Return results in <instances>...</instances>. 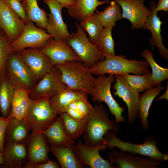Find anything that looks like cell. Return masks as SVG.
<instances>
[{"label":"cell","instance_id":"35","mask_svg":"<svg viewBox=\"0 0 168 168\" xmlns=\"http://www.w3.org/2000/svg\"><path fill=\"white\" fill-rule=\"evenodd\" d=\"M113 27L111 26L103 28L95 44L98 50L104 56L115 55V44L112 35Z\"/></svg>","mask_w":168,"mask_h":168},{"label":"cell","instance_id":"8","mask_svg":"<svg viewBox=\"0 0 168 168\" xmlns=\"http://www.w3.org/2000/svg\"><path fill=\"white\" fill-rule=\"evenodd\" d=\"M58 115L52 109L49 99L32 100L26 118L30 131H44L55 121Z\"/></svg>","mask_w":168,"mask_h":168},{"label":"cell","instance_id":"41","mask_svg":"<svg viewBox=\"0 0 168 168\" xmlns=\"http://www.w3.org/2000/svg\"><path fill=\"white\" fill-rule=\"evenodd\" d=\"M58 163L48 158L47 161L43 163L32 164L27 162L24 168H59Z\"/></svg>","mask_w":168,"mask_h":168},{"label":"cell","instance_id":"9","mask_svg":"<svg viewBox=\"0 0 168 168\" xmlns=\"http://www.w3.org/2000/svg\"><path fill=\"white\" fill-rule=\"evenodd\" d=\"M60 71L54 66L30 90V98L33 100L49 99L65 89L67 87L62 81Z\"/></svg>","mask_w":168,"mask_h":168},{"label":"cell","instance_id":"5","mask_svg":"<svg viewBox=\"0 0 168 168\" xmlns=\"http://www.w3.org/2000/svg\"><path fill=\"white\" fill-rule=\"evenodd\" d=\"M76 32H72L67 40L86 67L91 68L99 61L103 60L105 57L97 48L95 44L89 40L86 32L75 22Z\"/></svg>","mask_w":168,"mask_h":168},{"label":"cell","instance_id":"26","mask_svg":"<svg viewBox=\"0 0 168 168\" xmlns=\"http://www.w3.org/2000/svg\"><path fill=\"white\" fill-rule=\"evenodd\" d=\"M75 144L65 147L51 146V152L57 159L62 168H83L86 166L80 160Z\"/></svg>","mask_w":168,"mask_h":168},{"label":"cell","instance_id":"48","mask_svg":"<svg viewBox=\"0 0 168 168\" xmlns=\"http://www.w3.org/2000/svg\"></svg>","mask_w":168,"mask_h":168},{"label":"cell","instance_id":"4","mask_svg":"<svg viewBox=\"0 0 168 168\" xmlns=\"http://www.w3.org/2000/svg\"><path fill=\"white\" fill-rule=\"evenodd\" d=\"M116 133L110 130L104 135V142L107 148L117 147L123 152L147 157L161 163L168 160V154L159 150L156 141L153 137H148L142 143L136 144L121 140L116 136Z\"/></svg>","mask_w":168,"mask_h":168},{"label":"cell","instance_id":"25","mask_svg":"<svg viewBox=\"0 0 168 168\" xmlns=\"http://www.w3.org/2000/svg\"><path fill=\"white\" fill-rule=\"evenodd\" d=\"M88 95L86 92L73 91L67 87L50 98L49 102L53 110L59 115L66 112L71 102L87 97Z\"/></svg>","mask_w":168,"mask_h":168},{"label":"cell","instance_id":"33","mask_svg":"<svg viewBox=\"0 0 168 168\" xmlns=\"http://www.w3.org/2000/svg\"><path fill=\"white\" fill-rule=\"evenodd\" d=\"M121 75L130 87L138 92L154 87L151 71L142 75L126 73Z\"/></svg>","mask_w":168,"mask_h":168},{"label":"cell","instance_id":"11","mask_svg":"<svg viewBox=\"0 0 168 168\" xmlns=\"http://www.w3.org/2000/svg\"><path fill=\"white\" fill-rule=\"evenodd\" d=\"M115 82L113 86L115 91L113 92L115 96L122 98L128 108V122L134 123L138 117L139 107L141 95L130 87L120 75H114Z\"/></svg>","mask_w":168,"mask_h":168},{"label":"cell","instance_id":"27","mask_svg":"<svg viewBox=\"0 0 168 168\" xmlns=\"http://www.w3.org/2000/svg\"><path fill=\"white\" fill-rule=\"evenodd\" d=\"M109 2V0H78L75 5L67 8V11L70 16L81 21L93 14L98 6Z\"/></svg>","mask_w":168,"mask_h":168},{"label":"cell","instance_id":"6","mask_svg":"<svg viewBox=\"0 0 168 168\" xmlns=\"http://www.w3.org/2000/svg\"><path fill=\"white\" fill-rule=\"evenodd\" d=\"M115 82L114 74H109L107 76L105 74L99 75L97 78H95L94 86L90 95L92 96L94 102L98 104L104 102L107 105L111 114L115 117V122L118 124L125 121L122 114L125 109L119 105L111 93V84Z\"/></svg>","mask_w":168,"mask_h":168},{"label":"cell","instance_id":"3","mask_svg":"<svg viewBox=\"0 0 168 168\" xmlns=\"http://www.w3.org/2000/svg\"><path fill=\"white\" fill-rule=\"evenodd\" d=\"M55 66L60 71L62 81L68 88L90 94L95 78L90 68L76 61H67Z\"/></svg>","mask_w":168,"mask_h":168},{"label":"cell","instance_id":"7","mask_svg":"<svg viewBox=\"0 0 168 168\" xmlns=\"http://www.w3.org/2000/svg\"><path fill=\"white\" fill-rule=\"evenodd\" d=\"M5 74L13 86L30 90L37 83L32 74L21 58L13 51L6 65Z\"/></svg>","mask_w":168,"mask_h":168},{"label":"cell","instance_id":"29","mask_svg":"<svg viewBox=\"0 0 168 168\" xmlns=\"http://www.w3.org/2000/svg\"><path fill=\"white\" fill-rule=\"evenodd\" d=\"M13 92V86L5 74L0 79V113L3 118H8L10 113Z\"/></svg>","mask_w":168,"mask_h":168},{"label":"cell","instance_id":"36","mask_svg":"<svg viewBox=\"0 0 168 168\" xmlns=\"http://www.w3.org/2000/svg\"><path fill=\"white\" fill-rule=\"evenodd\" d=\"M110 5L103 11L99 12L100 21L104 27L115 25V22L122 19V11L120 6L114 0L110 2Z\"/></svg>","mask_w":168,"mask_h":168},{"label":"cell","instance_id":"45","mask_svg":"<svg viewBox=\"0 0 168 168\" xmlns=\"http://www.w3.org/2000/svg\"><path fill=\"white\" fill-rule=\"evenodd\" d=\"M5 164L3 154L0 152V165H4Z\"/></svg>","mask_w":168,"mask_h":168},{"label":"cell","instance_id":"47","mask_svg":"<svg viewBox=\"0 0 168 168\" xmlns=\"http://www.w3.org/2000/svg\"><path fill=\"white\" fill-rule=\"evenodd\" d=\"M18 0L20 1L21 2H22L23 0Z\"/></svg>","mask_w":168,"mask_h":168},{"label":"cell","instance_id":"31","mask_svg":"<svg viewBox=\"0 0 168 168\" xmlns=\"http://www.w3.org/2000/svg\"><path fill=\"white\" fill-rule=\"evenodd\" d=\"M59 115L62 119L63 128L66 135L72 139L75 140L84 133L86 121V116L80 120L74 119L66 112Z\"/></svg>","mask_w":168,"mask_h":168},{"label":"cell","instance_id":"16","mask_svg":"<svg viewBox=\"0 0 168 168\" xmlns=\"http://www.w3.org/2000/svg\"><path fill=\"white\" fill-rule=\"evenodd\" d=\"M50 10L46 29L47 32L56 39L67 41L70 35L68 26L63 21L62 15L63 5L55 0H44Z\"/></svg>","mask_w":168,"mask_h":168},{"label":"cell","instance_id":"38","mask_svg":"<svg viewBox=\"0 0 168 168\" xmlns=\"http://www.w3.org/2000/svg\"><path fill=\"white\" fill-rule=\"evenodd\" d=\"M13 52L12 42L6 35L0 34V78L5 74L7 61Z\"/></svg>","mask_w":168,"mask_h":168},{"label":"cell","instance_id":"39","mask_svg":"<svg viewBox=\"0 0 168 168\" xmlns=\"http://www.w3.org/2000/svg\"><path fill=\"white\" fill-rule=\"evenodd\" d=\"M11 9L26 24L29 20L23 6L18 0H7Z\"/></svg>","mask_w":168,"mask_h":168},{"label":"cell","instance_id":"44","mask_svg":"<svg viewBox=\"0 0 168 168\" xmlns=\"http://www.w3.org/2000/svg\"><path fill=\"white\" fill-rule=\"evenodd\" d=\"M166 89L165 91V93L162 95L160 96L157 99L154 100V101H156L158 100L161 99H166L167 100H168V83H167V87H166Z\"/></svg>","mask_w":168,"mask_h":168},{"label":"cell","instance_id":"17","mask_svg":"<svg viewBox=\"0 0 168 168\" xmlns=\"http://www.w3.org/2000/svg\"><path fill=\"white\" fill-rule=\"evenodd\" d=\"M25 24L10 8L7 0H0V28L11 42L20 36Z\"/></svg>","mask_w":168,"mask_h":168},{"label":"cell","instance_id":"22","mask_svg":"<svg viewBox=\"0 0 168 168\" xmlns=\"http://www.w3.org/2000/svg\"><path fill=\"white\" fill-rule=\"evenodd\" d=\"M30 131L27 119L19 120L12 118L6 128L4 143H12L27 144Z\"/></svg>","mask_w":168,"mask_h":168},{"label":"cell","instance_id":"23","mask_svg":"<svg viewBox=\"0 0 168 168\" xmlns=\"http://www.w3.org/2000/svg\"><path fill=\"white\" fill-rule=\"evenodd\" d=\"M14 92L11 101V109L9 118L19 120L26 119L32 101L30 90L13 86Z\"/></svg>","mask_w":168,"mask_h":168},{"label":"cell","instance_id":"37","mask_svg":"<svg viewBox=\"0 0 168 168\" xmlns=\"http://www.w3.org/2000/svg\"><path fill=\"white\" fill-rule=\"evenodd\" d=\"M87 97L76 100V106L73 109L68 107L65 112L71 118L80 120L86 116L91 112L93 106L87 100Z\"/></svg>","mask_w":168,"mask_h":168},{"label":"cell","instance_id":"32","mask_svg":"<svg viewBox=\"0 0 168 168\" xmlns=\"http://www.w3.org/2000/svg\"><path fill=\"white\" fill-rule=\"evenodd\" d=\"M141 56L148 63L152 70V79L154 87L161 85L162 82L168 78V69L160 66L155 61L152 53L148 49H145Z\"/></svg>","mask_w":168,"mask_h":168},{"label":"cell","instance_id":"40","mask_svg":"<svg viewBox=\"0 0 168 168\" xmlns=\"http://www.w3.org/2000/svg\"><path fill=\"white\" fill-rule=\"evenodd\" d=\"M11 118L2 117L0 113V152L4 153V138L5 131L7 124Z\"/></svg>","mask_w":168,"mask_h":168},{"label":"cell","instance_id":"42","mask_svg":"<svg viewBox=\"0 0 168 168\" xmlns=\"http://www.w3.org/2000/svg\"><path fill=\"white\" fill-rule=\"evenodd\" d=\"M155 10L157 12L161 10L168 11V0H159L157 5L156 6Z\"/></svg>","mask_w":168,"mask_h":168},{"label":"cell","instance_id":"24","mask_svg":"<svg viewBox=\"0 0 168 168\" xmlns=\"http://www.w3.org/2000/svg\"><path fill=\"white\" fill-rule=\"evenodd\" d=\"M45 135L50 145L65 147L75 144V140L69 138L64 131L62 119L60 115L47 128L41 132Z\"/></svg>","mask_w":168,"mask_h":168},{"label":"cell","instance_id":"1","mask_svg":"<svg viewBox=\"0 0 168 168\" xmlns=\"http://www.w3.org/2000/svg\"><path fill=\"white\" fill-rule=\"evenodd\" d=\"M114 121L109 118V114L104 105L101 104L95 105L86 116L85 132L82 138L85 144L93 145L104 141V135L112 130L117 133L119 127Z\"/></svg>","mask_w":168,"mask_h":168},{"label":"cell","instance_id":"12","mask_svg":"<svg viewBox=\"0 0 168 168\" xmlns=\"http://www.w3.org/2000/svg\"><path fill=\"white\" fill-rule=\"evenodd\" d=\"M18 52L37 82L55 66L47 55L37 48H27Z\"/></svg>","mask_w":168,"mask_h":168},{"label":"cell","instance_id":"28","mask_svg":"<svg viewBox=\"0 0 168 168\" xmlns=\"http://www.w3.org/2000/svg\"><path fill=\"white\" fill-rule=\"evenodd\" d=\"M163 86L160 85L145 91L141 95L139 107V117L142 129H148L150 125L147 120V117L150 106L153 100L161 91L164 90Z\"/></svg>","mask_w":168,"mask_h":168},{"label":"cell","instance_id":"15","mask_svg":"<svg viewBox=\"0 0 168 168\" xmlns=\"http://www.w3.org/2000/svg\"><path fill=\"white\" fill-rule=\"evenodd\" d=\"M122 8V17L129 20L131 29L144 28L152 11L144 5L145 0H115Z\"/></svg>","mask_w":168,"mask_h":168},{"label":"cell","instance_id":"2","mask_svg":"<svg viewBox=\"0 0 168 168\" xmlns=\"http://www.w3.org/2000/svg\"><path fill=\"white\" fill-rule=\"evenodd\" d=\"M102 61L97 62L91 71L93 75H100L106 74L122 75L133 73L142 75L150 70L149 64L146 60L133 58L129 60L123 55L105 56Z\"/></svg>","mask_w":168,"mask_h":168},{"label":"cell","instance_id":"14","mask_svg":"<svg viewBox=\"0 0 168 168\" xmlns=\"http://www.w3.org/2000/svg\"><path fill=\"white\" fill-rule=\"evenodd\" d=\"M39 49L41 53L49 58L54 65L68 61L82 62L66 40L52 37Z\"/></svg>","mask_w":168,"mask_h":168},{"label":"cell","instance_id":"30","mask_svg":"<svg viewBox=\"0 0 168 168\" xmlns=\"http://www.w3.org/2000/svg\"><path fill=\"white\" fill-rule=\"evenodd\" d=\"M21 2L29 20L35 22L38 27L46 29L48 15L44 10L39 7L37 0H23Z\"/></svg>","mask_w":168,"mask_h":168},{"label":"cell","instance_id":"13","mask_svg":"<svg viewBox=\"0 0 168 168\" xmlns=\"http://www.w3.org/2000/svg\"><path fill=\"white\" fill-rule=\"evenodd\" d=\"M77 153L82 163L91 168H117L108 160L103 159L99 151L106 149L107 145L104 142L90 146L78 140L75 145Z\"/></svg>","mask_w":168,"mask_h":168},{"label":"cell","instance_id":"10","mask_svg":"<svg viewBox=\"0 0 168 168\" xmlns=\"http://www.w3.org/2000/svg\"><path fill=\"white\" fill-rule=\"evenodd\" d=\"M53 36L44 29L36 26L30 20L25 24L20 36L12 42L13 51L27 48H40Z\"/></svg>","mask_w":168,"mask_h":168},{"label":"cell","instance_id":"46","mask_svg":"<svg viewBox=\"0 0 168 168\" xmlns=\"http://www.w3.org/2000/svg\"><path fill=\"white\" fill-rule=\"evenodd\" d=\"M75 3L77 2L78 0H73Z\"/></svg>","mask_w":168,"mask_h":168},{"label":"cell","instance_id":"43","mask_svg":"<svg viewBox=\"0 0 168 168\" xmlns=\"http://www.w3.org/2000/svg\"><path fill=\"white\" fill-rule=\"evenodd\" d=\"M67 8L75 5L76 3L73 0H55Z\"/></svg>","mask_w":168,"mask_h":168},{"label":"cell","instance_id":"19","mask_svg":"<svg viewBox=\"0 0 168 168\" xmlns=\"http://www.w3.org/2000/svg\"><path fill=\"white\" fill-rule=\"evenodd\" d=\"M48 143L45 135L41 132H31L27 143L28 162L32 164L46 162L51 149V146Z\"/></svg>","mask_w":168,"mask_h":168},{"label":"cell","instance_id":"18","mask_svg":"<svg viewBox=\"0 0 168 168\" xmlns=\"http://www.w3.org/2000/svg\"><path fill=\"white\" fill-rule=\"evenodd\" d=\"M108 158L109 161L117 168H157L161 163L147 157L134 156L121 150H112Z\"/></svg>","mask_w":168,"mask_h":168},{"label":"cell","instance_id":"20","mask_svg":"<svg viewBox=\"0 0 168 168\" xmlns=\"http://www.w3.org/2000/svg\"><path fill=\"white\" fill-rule=\"evenodd\" d=\"M151 14L147 18L144 28L148 29L151 33L152 37L149 39V43L151 46L156 47L159 50L161 57L166 60L168 59V49L163 44V40L161 34V26L162 22L157 16V12L155 10L156 3L152 2L150 4Z\"/></svg>","mask_w":168,"mask_h":168},{"label":"cell","instance_id":"21","mask_svg":"<svg viewBox=\"0 0 168 168\" xmlns=\"http://www.w3.org/2000/svg\"><path fill=\"white\" fill-rule=\"evenodd\" d=\"M27 144L4 143L3 157L5 168H24L27 163Z\"/></svg>","mask_w":168,"mask_h":168},{"label":"cell","instance_id":"34","mask_svg":"<svg viewBox=\"0 0 168 168\" xmlns=\"http://www.w3.org/2000/svg\"><path fill=\"white\" fill-rule=\"evenodd\" d=\"M81 27L88 34V38L93 44H95L103 29L97 12L86 19L81 21Z\"/></svg>","mask_w":168,"mask_h":168}]
</instances>
